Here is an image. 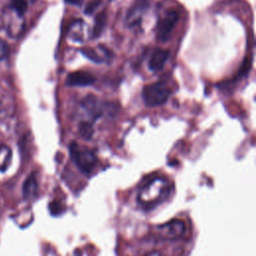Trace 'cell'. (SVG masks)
Masks as SVG:
<instances>
[{"label": "cell", "mask_w": 256, "mask_h": 256, "mask_svg": "<svg viewBox=\"0 0 256 256\" xmlns=\"http://www.w3.org/2000/svg\"><path fill=\"white\" fill-rule=\"evenodd\" d=\"M8 54V46L4 40L0 38V60H3L6 58Z\"/></svg>", "instance_id": "16"}, {"label": "cell", "mask_w": 256, "mask_h": 256, "mask_svg": "<svg viewBox=\"0 0 256 256\" xmlns=\"http://www.w3.org/2000/svg\"><path fill=\"white\" fill-rule=\"evenodd\" d=\"M80 53L85 56L87 59L95 62V63H102L103 61H105L97 52L96 50H94L93 48H90V47H84V48H81L80 50Z\"/></svg>", "instance_id": "12"}, {"label": "cell", "mask_w": 256, "mask_h": 256, "mask_svg": "<svg viewBox=\"0 0 256 256\" xmlns=\"http://www.w3.org/2000/svg\"><path fill=\"white\" fill-rule=\"evenodd\" d=\"M179 15L175 10H170L159 20L156 28V36L160 42H166L170 39L171 33L178 21Z\"/></svg>", "instance_id": "5"}, {"label": "cell", "mask_w": 256, "mask_h": 256, "mask_svg": "<svg viewBox=\"0 0 256 256\" xmlns=\"http://www.w3.org/2000/svg\"><path fill=\"white\" fill-rule=\"evenodd\" d=\"M172 186L164 178H154L145 184L138 193V203L145 209H151L164 202L171 194Z\"/></svg>", "instance_id": "1"}, {"label": "cell", "mask_w": 256, "mask_h": 256, "mask_svg": "<svg viewBox=\"0 0 256 256\" xmlns=\"http://www.w3.org/2000/svg\"><path fill=\"white\" fill-rule=\"evenodd\" d=\"M11 4L19 15H23L28 8L27 0H11Z\"/></svg>", "instance_id": "14"}, {"label": "cell", "mask_w": 256, "mask_h": 256, "mask_svg": "<svg viewBox=\"0 0 256 256\" xmlns=\"http://www.w3.org/2000/svg\"><path fill=\"white\" fill-rule=\"evenodd\" d=\"M156 234L164 240H175L185 233V223L181 219H172L156 227Z\"/></svg>", "instance_id": "4"}, {"label": "cell", "mask_w": 256, "mask_h": 256, "mask_svg": "<svg viewBox=\"0 0 256 256\" xmlns=\"http://www.w3.org/2000/svg\"><path fill=\"white\" fill-rule=\"evenodd\" d=\"M101 3H102V0H91V1H89L88 4L85 7L84 13L86 15L93 14L96 11V9L101 5Z\"/></svg>", "instance_id": "15"}, {"label": "cell", "mask_w": 256, "mask_h": 256, "mask_svg": "<svg viewBox=\"0 0 256 256\" xmlns=\"http://www.w3.org/2000/svg\"><path fill=\"white\" fill-rule=\"evenodd\" d=\"M94 82V76L87 71H74L69 73L66 78V85L68 86H89Z\"/></svg>", "instance_id": "6"}, {"label": "cell", "mask_w": 256, "mask_h": 256, "mask_svg": "<svg viewBox=\"0 0 256 256\" xmlns=\"http://www.w3.org/2000/svg\"><path fill=\"white\" fill-rule=\"evenodd\" d=\"M37 189H38V184H37V180L36 177L34 175V173L30 174L26 180L23 183V196L25 199H31L33 197H35L36 193H37Z\"/></svg>", "instance_id": "9"}, {"label": "cell", "mask_w": 256, "mask_h": 256, "mask_svg": "<svg viewBox=\"0 0 256 256\" xmlns=\"http://www.w3.org/2000/svg\"><path fill=\"white\" fill-rule=\"evenodd\" d=\"M169 57V51L162 49V48H155L148 61V67L151 71L156 72L163 68L164 64L166 63Z\"/></svg>", "instance_id": "7"}, {"label": "cell", "mask_w": 256, "mask_h": 256, "mask_svg": "<svg viewBox=\"0 0 256 256\" xmlns=\"http://www.w3.org/2000/svg\"><path fill=\"white\" fill-rule=\"evenodd\" d=\"M144 256H163L162 254H160L159 252H157V251H152V252H149V253H147L146 255H144Z\"/></svg>", "instance_id": "18"}, {"label": "cell", "mask_w": 256, "mask_h": 256, "mask_svg": "<svg viewBox=\"0 0 256 256\" xmlns=\"http://www.w3.org/2000/svg\"><path fill=\"white\" fill-rule=\"evenodd\" d=\"M11 149L4 144H0V171H5L11 163Z\"/></svg>", "instance_id": "11"}, {"label": "cell", "mask_w": 256, "mask_h": 256, "mask_svg": "<svg viewBox=\"0 0 256 256\" xmlns=\"http://www.w3.org/2000/svg\"><path fill=\"white\" fill-rule=\"evenodd\" d=\"M170 96L167 85L163 82H155L146 85L142 89V99L149 107H155L164 104Z\"/></svg>", "instance_id": "3"}, {"label": "cell", "mask_w": 256, "mask_h": 256, "mask_svg": "<svg viewBox=\"0 0 256 256\" xmlns=\"http://www.w3.org/2000/svg\"><path fill=\"white\" fill-rule=\"evenodd\" d=\"M71 158L78 169L84 173L89 174L94 169L97 159L92 151L87 148L80 147L76 142H72L69 146Z\"/></svg>", "instance_id": "2"}, {"label": "cell", "mask_w": 256, "mask_h": 256, "mask_svg": "<svg viewBox=\"0 0 256 256\" xmlns=\"http://www.w3.org/2000/svg\"><path fill=\"white\" fill-rule=\"evenodd\" d=\"M106 23H107V13H106V11L99 12L95 17V22H94V26H93L92 34H91L92 39L100 37V35L102 34V32H103V30L106 26Z\"/></svg>", "instance_id": "10"}, {"label": "cell", "mask_w": 256, "mask_h": 256, "mask_svg": "<svg viewBox=\"0 0 256 256\" xmlns=\"http://www.w3.org/2000/svg\"><path fill=\"white\" fill-rule=\"evenodd\" d=\"M32 1H35V0H32Z\"/></svg>", "instance_id": "19"}, {"label": "cell", "mask_w": 256, "mask_h": 256, "mask_svg": "<svg viewBox=\"0 0 256 256\" xmlns=\"http://www.w3.org/2000/svg\"><path fill=\"white\" fill-rule=\"evenodd\" d=\"M81 105L86 110V112L93 118V120L98 119L103 114L104 104H99L98 99L94 95L86 96L81 102Z\"/></svg>", "instance_id": "8"}, {"label": "cell", "mask_w": 256, "mask_h": 256, "mask_svg": "<svg viewBox=\"0 0 256 256\" xmlns=\"http://www.w3.org/2000/svg\"><path fill=\"white\" fill-rule=\"evenodd\" d=\"M78 130H79V134L81 135V137L86 140L91 139V137L93 136V133H94L92 124H90L89 122H85V121H82L79 124Z\"/></svg>", "instance_id": "13"}, {"label": "cell", "mask_w": 256, "mask_h": 256, "mask_svg": "<svg viewBox=\"0 0 256 256\" xmlns=\"http://www.w3.org/2000/svg\"><path fill=\"white\" fill-rule=\"evenodd\" d=\"M65 2L68 4H71V5L80 6L83 3V0H65Z\"/></svg>", "instance_id": "17"}]
</instances>
